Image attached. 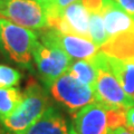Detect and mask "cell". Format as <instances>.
I'll use <instances>...</instances> for the list:
<instances>
[{
    "instance_id": "21",
    "label": "cell",
    "mask_w": 134,
    "mask_h": 134,
    "mask_svg": "<svg viewBox=\"0 0 134 134\" xmlns=\"http://www.w3.org/2000/svg\"><path fill=\"white\" fill-rule=\"evenodd\" d=\"M130 131L134 133V106L129 108L126 112V126Z\"/></svg>"
},
{
    "instance_id": "18",
    "label": "cell",
    "mask_w": 134,
    "mask_h": 134,
    "mask_svg": "<svg viewBox=\"0 0 134 134\" xmlns=\"http://www.w3.org/2000/svg\"><path fill=\"white\" fill-rule=\"evenodd\" d=\"M76 1H82V0H54L52 3L45 6V10H46V15H47V20L58 17L65 8H67L69 5L76 2Z\"/></svg>"
},
{
    "instance_id": "1",
    "label": "cell",
    "mask_w": 134,
    "mask_h": 134,
    "mask_svg": "<svg viewBox=\"0 0 134 134\" xmlns=\"http://www.w3.org/2000/svg\"><path fill=\"white\" fill-rule=\"evenodd\" d=\"M50 106V99L46 90L38 82L30 79L24 92V99L19 107L0 122L9 134H20L39 120Z\"/></svg>"
},
{
    "instance_id": "13",
    "label": "cell",
    "mask_w": 134,
    "mask_h": 134,
    "mask_svg": "<svg viewBox=\"0 0 134 134\" xmlns=\"http://www.w3.org/2000/svg\"><path fill=\"white\" fill-rule=\"evenodd\" d=\"M99 50L119 59H134V31L124 32L108 38Z\"/></svg>"
},
{
    "instance_id": "5",
    "label": "cell",
    "mask_w": 134,
    "mask_h": 134,
    "mask_svg": "<svg viewBox=\"0 0 134 134\" xmlns=\"http://www.w3.org/2000/svg\"><path fill=\"white\" fill-rule=\"evenodd\" d=\"M48 88L53 98L74 114L83 107L97 102L93 88L77 81L68 72L58 77Z\"/></svg>"
},
{
    "instance_id": "11",
    "label": "cell",
    "mask_w": 134,
    "mask_h": 134,
    "mask_svg": "<svg viewBox=\"0 0 134 134\" xmlns=\"http://www.w3.org/2000/svg\"><path fill=\"white\" fill-rule=\"evenodd\" d=\"M100 15L103 17L108 38L134 31V18L124 11L114 0H105Z\"/></svg>"
},
{
    "instance_id": "8",
    "label": "cell",
    "mask_w": 134,
    "mask_h": 134,
    "mask_svg": "<svg viewBox=\"0 0 134 134\" xmlns=\"http://www.w3.org/2000/svg\"><path fill=\"white\" fill-rule=\"evenodd\" d=\"M90 11L82 1H76L65 8L64 11L55 18L48 19V28L56 29L67 35H76L90 38Z\"/></svg>"
},
{
    "instance_id": "14",
    "label": "cell",
    "mask_w": 134,
    "mask_h": 134,
    "mask_svg": "<svg viewBox=\"0 0 134 134\" xmlns=\"http://www.w3.org/2000/svg\"><path fill=\"white\" fill-rule=\"evenodd\" d=\"M67 72L77 81L91 86L92 88L97 78V68L91 59H77L70 63Z\"/></svg>"
},
{
    "instance_id": "20",
    "label": "cell",
    "mask_w": 134,
    "mask_h": 134,
    "mask_svg": "<svg viewBox=\"0 0 134 134\" xmlns=\"http://www.w3.org/2000/svg\"><path fill=\"white\" fill-rule=\"evenodd\" d=\"M114 1L134 18V0H114Z\"/></svg>"
},
{
    "instance_id": "19",
    "label": "cell",
    "mask_w": 134,
    "mask_h": 134,
    "mask_svg": "<svg viewBox=\"0 0 134 134\" xmlns=\"http://www.w3.org/2000/svg\"><path fill=\"white\" fill-rule=\"evenodd\" d=\"M104 2L105 0H82V3L86 7V9L91 12H97V14H102Z\"/></svg>"
},
{
    "instance_id": "3",
    "label": "cell",
    "mask_w": 134,
    "mask_h": 134,
    "mask_svg": "<svg viewBox=\"0 0 134 134\" xmlns=\"http://www.w3.org/2000/svg\"><path fill=\"white\" fill-rule=\"evenodd\" d=\"M38 34L6 18H0V50L23 68H31L32 53Z\"/></svg>"
},
{
    "instance_id": "15",
    "label": "cell",
    "mask_w": 134,
    "mask_h": 134,
    "mask_svg": "<svg viewBox=\"0 0 134 134\" xmlns=\"http://www.w3.org/2000/svg\"><path fill=\"white\" fill-rule=\"evenodd\" d=\"M24 99V93L19 88H0V121L10 116Z\"/></svg>"
},
{
    "instance_id": "9",
    "label": "cell",
    "mask_w": 134,
    "mask_h": 134,
    "mask_svg": "<svg viewBox=\"0 0 134 134\" xmlns=\"http://www.w3.org/2000/svg\"><path fill=\"white\" fill-rule=\"evenodd\" d=\"M40 39V43L45 45H55L64 50L70 58L75 59H90L99 50L98 46L91 39L76 35L63 34L56 29H49L43 32Z\"/></svg>"
},
{
    "instance_id": "12",
    "label": "cell",
    "mask_w": 134,
    "mask_h": 134,
    "mask_svg": "<svg viewBox=\"0 0 134 134\" xmlns=\"http://www.w3.org/2000/svg\"><path fill=\"white\" fill-rule=\"evenodd\" d=\"M107 65L126 95L134 102V59L107 56Z\"/></svg>"
},
{
    "instance_id": "2",
    "label": "cell",
    "mask_w": 134,
    "mask_h": 134,
    "mask_svg": "<svg viewBox=\"0 0 134 134\" xmlns=\"http://www.w3.org/2000/svg\"><path fill=\"white\" fill-rule=\"evenodd\" d=\"M126 110L112 108L99 102L92 103L74 114L76 134H111L126 126Z\"/></svg>"
},
{
    "instance_id": "23",
    "label": "cell",
    "mask_w": 134,
    "mask_h": 134,
    "mask_svg": "<svg viewBox=\"0 0 134 134\" xmlns=\"http://www.w3.org/2000/svg\"><path fill=\"white\" fill-rule=\"evenodd\" d=\"M36 1H38L39 3H41V5H43L44 7L45 6H47V5H49V3H52L54 0H36Z\"/></svg>"
},
{
    "instance_id": "7",
    "label": "cell",
    "mask_w": 134,
    "mask_h": 134,
    "mask_svg": "<svg viewBox=\"0 0 134 134\" xmlns=\"http://www.w3.org/2000/svg\"><path fill=\"white\" fill-rule=\"evenodd\" d=\"M32 58L41 81L47 87L65 74L72 63V58L63 49L55 45H45L40 41H37L35 46Z\"/></svg>"
},
{
    "instance_id": "16",
    "label": "cell",
    "mask_w": 134,
    "mask_h": 134,
    "mask_svg": "<svg viewBox=\"0 0 134 134\" xmlns=\"http://www.w3.org/2000/svg\"><path fill=\"white\" fill-rule=\"evenodd\" d=\"M90 38L98 47L103 46L107 41L108 36L104 26V20L100 14L91 12L90 17Z\"/></svg>"
},
{
    "instance_id": "22",
    "label": "cell",
    "mask_w": 134,
    "mask_h": 134,
    "mask_svg": "<svg viewBox=\"0 0 134 134\" xmlns=\"http://www.w3.org/2000/svg\"><path fill=\"white\" fill-rule=\"evenodd\" d=\"M111 134H134L132 131H130V130L127 127H119L114 130V131H112Z\"/></svg>"
},
{
    "instance_id": "6",
    "label": "cell",
    "mask_w": 134,
    "mask_h": 134,
    "mask_svg": "<svg viewBox=\"0 0 134 134\" xmlns=\"http://www.w3.org/2000/svg\"><path fill=\"white\" fill-rule=\"evenodd\" d=\"M0 16L28 29L48 28L45 7L36 0H0Z\"/></svg>"
},
{
    "instance_id": "17",
    "label": "cell",
    "mask_w": 134,
    "mask_h": 134,
    "mask_svg": "<svg viewBox=\"0 0 134 134\" xmlns=\"http://www.w3.org/2000/svg\"><path fill=\"white\" fill-rule=\"evenodd\" d=\"M21 73L7 65H0V88H10L21 81Z\"/></svg>"
},
{
    "instance_id": "10",
    "label": "cell",
    "mask_w": 134,
    "mask_h": 134,
    "mask_svg": "<svg viewBox=\"0 0 134 134\" xmlns=\"http://www.w3.org/2000/svg\"><path fill=\"white\" fill-rule=\"evenodd\" d=\"M20 134H76V131L57 108L50 106L39 120Z\"/></svg>"
},
{
    "instance_id": "4",
    "label": "cell",
    "mask_w": 134,
    "mask_h": 134,
    "mask_svg": "<svg viewBox=\"0 0 134 134\" xmlns=\"http://www.w3.org/2000/svg\"><path fill=\"white\" fill-rule=\"evenodd\" d=\"M90 59L97 68V78L93 86L96 100L112 108L129 110L133 107L134 102L126 95L119 81L108 68L106 54L99 50Z\"/></svg>"
},
{
    "instance_id": "24",
    "label": "cell",
    "mask_w": 134,
    "mask_h": 134,
    "mask_svg": "<svg viewBox=\"0 0 134 134\" xmlns=\"http://www.w3.org/2000/svg\"><path fill=\"white\" fill-rule=\"evenodd\" d=\"M0 134H9V133L6 132V131H0Z\"/></svg>"
}]
</instances>
